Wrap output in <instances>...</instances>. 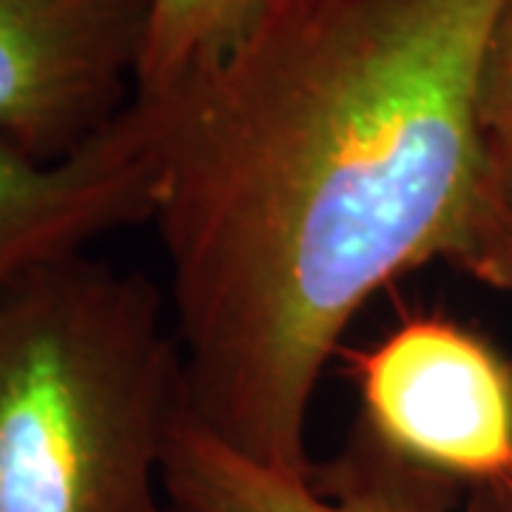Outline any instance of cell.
Masks as SVG:
<instances>
[{
  "label": "cell",
  "instance_id": "1",
  "mask_svg": "<svg viewBox=\"0 0 512 512\" xmlns=\"http://www.w3.org/2000/svg\"><path fill=\"white\" fill-rule=\"evenodd\" d=\"M501 0H271L214 63L134 94L157 151L185 407L311 478L319 376L413 268L464 271L493 205L478 69Z\"/></svg>",
  "mask_w": 512,
  "mask_h": 512
},
{
  "label": "cell",
  "instance_id": "2",
  "mask_svg": "<svg viewBox=\"0 0 512 512\" xmlns=\"http://www.w3.org/2000/svg\"><path fill=\"white\" fill-rule=\"evenodd\" d=\"M183 404L180 339L146 274L74 254L0 291V512H171Z\"/></svg>",
  "mask_w": 512,
  "mask_h": 512
},
{
  "label": "cell",
  "instance_id": "3",
  "mask_svg": "<svg viewBox=\"0 0 512 512\" xmlns=\"http://www.w3.org/2000/svg\"><path fill=\"white\" fill-rule=\"evenodd\" d=\"M356 430L464 495L512 478V356L439 313L350 353Z\"/></svg>",
  "mask_w": 512,
  "mask_h": 512
},
{
  "label": "cell",
  "instance_id": "4",
  "mask_svg": "<svg viewBox=\"0 0 512 512\" xmlns=\"http://www.w3.org/2000/svg\"><path fill=\"white\" fill-rule=\"evenodd\" d=\"M148 0H0V140L40 163L89 146L126 111Z\"/></svg>",
  "mask_w": 512,
  "mask_h": 512
},
{
  "label": "cell",
  "instance_id": "5",
  "mask_svg": "<svg viewBox=\"0 0 512 512\" xmlns=\"http://www.w3.org/2000/svg\"><path fill=\"white\" fill-rule=\"evenodd\" d=\"M154 202L157 151L134 103L57 163L0 140V291L40 265L86 254L117 228L151 220Z\"/></svg>",
  "mask_w": 512,
  "mask_h": 512
},
{
  "label": "cell",
  "instance_id": "6",
  "mask_svg": "<svg viewBox=\"0 0 512 512\" xmlns=\"http://www.w3.org/2000/svg\"><path fill=\"white\" fill-rule=\"evenodd\" d=\"M163 490L171 512H453L464 495L356 427L311 478L291 476L217 439L185 404L165 441Z\"/></svg>",
  "mask_w": 512,
  "mask_h": 512
},
{
  "label": "cell",
  "instance_id": "7",
  "mask_svg": "<svg viewBox=\"0 0 512 512\" xmlns=\"http://www.w3.org/2000/svg\"><path fill=\"white\" fill-rule=\"evenodd\" d=\"M271 0H148L134 94H160L220 60Z\"/></svg>",
  "mask_w": 512,
  "mask_h": 512
},
{
  "label": "cell",
  "instance_id": "8",
  "mask_svg": "<svg viewBox=\"0 0 512 512\" xmlns=\"http://www.w3.org/2000/svg\"><path fill=\"white\" fill-rule=\"evenodd\" d=\"M478 126L493 188L512 185V0H501L478 69Z\"/></svg>",
  "mask_w": 512,
  "mask_h": 512
},
{
  "label": "cell",
  "instance_id": "9",
  "mask_svg": "<svg viewBox=\"0 0 512 512\" xmlns=\"http://www.w3.org/2000/svg\"><path fill=\"white\" fill-rule=\"evenodd\" d=\"M464 271L512 299V185L493 191L490 214Z\"/></svg>",
  "mask_w": 512,
  "mask_h": 512
},
{
  "label": "cell",
  "instance_id": "10",
  "mask_svg": "<svg viewBox=\"0 0 512 512\" xmlns=\"http://www.w3.org/2000/svg\"><path fill=\"white\" fill-rule=\"evenodd\" d=\"M464 512H512V478L467 495Z\"/></svg>",
  "mask_w": 512,
  "mask_h": 512
}]
</instances>
